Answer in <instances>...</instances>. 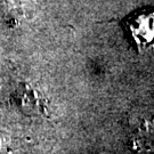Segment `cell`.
<instances>
[{
	"instance_id": "1",
	"label": "cell",
	"mask_w": 154,
	"mask_h": 154,
	"mask_svg": "<svg viewBox=\"0 0 154 154\" xmlns=\"http://www.w3.org/2000/svg\"><path fill=\"white\" fill-rule=\"evenodd\" d=\"M127 29L138 49L143 51L154 47V9H143L125 18Z\"/></svg>"
}]
</instances>
